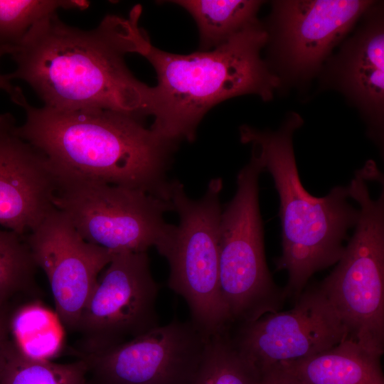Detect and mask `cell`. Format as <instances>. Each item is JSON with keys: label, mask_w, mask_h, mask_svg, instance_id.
<instances>
[{"label": "cell", "mask_w": 384, "mask_h": 384, "mask_svg": "<svg viewBox=\"0 0 384 384\" xmlns=\"http://www.w3.org/2000/svg\"><path fill=\"white\" fill-rule=\"evenodd\" d=\"M142 8L128 18L107 15L92 30L63 23L57 13L38 21L14 48L10 80L26 82L58 110L103 109L143 119L152 87L129 70L124 57L139 53L149 38L139 26Z\"/></svg>", "instance_id": "6da1fadb"}, {"label": "cell", "mask_w": 384, "mask_h": 384, "mask_svg": "<svg viewBox=\"0 0 384 384\" xmlns=\"http://www.w3.org/2000/svg\"><path fill=\"white\" fill-rule=\"evenodd\" d=\"M26 113L16 132L40 151L55 174L137 188L169 201L168 171L177 143L142 119L103 109L31 105L20 89L11 100Z\"/></svg>", "instance_id": "7a4b0ae2"}, {"label": "cell", "mask_w": 384, "mask_h": 384, "mask_svg": "<svg viewBox=\"0 0 384 384\" xmlns=\"http://www.w3.org/2000/svg\"><path fill=\"white\" fill-rule=\"evenodd\" d=\"M267 30L258 22L210 50L176 54L151 45L149 38L139 55L153 66L150 129L167 141L193 142L206 113L218 103L246 94L268 101L280 79L262 60Z\"/></svg>", "instance_id": "3957f363"}, {"label": "cell", "mask_w": 384, "mask_h": 384, "mask_svg": "<svg viewBox=\"0 0 384 384\" xmlns=\"http://www.w3.org/2000/svg\"><path fill=\"white\" fill-rule=\"evenodd\" d=\"M303 124L291 112L275 130H259L243 125L240 140L250 144L264 171L274 181L279 198L282 252L276 260L277 270H286L284 295L296 301L309 278L341 257L348 232L355 228L359 208L349 202L347 186H335L325 196H313L299 178L292 137Z\"/></svg>", "instance_id": "277c9868"}, {"label": "cell", "mask_w": 384, "mask_h": 384, "mask_svg": "<svg viewBox=\"0 0 384 384\" xmlns=\"http://www.w3.org/2000/svg\"><path fill=\"white\" fill-rule=\"evenodd\" d=\"M371 168L356 171L347 186L359 205L353 236L333 271L319 284L343 324L346 339L382 356L384 351V191L372 198Z\"/></svg>", "instance_id": "5b68a950"}, {"label": "cell", "mask_w": 384, "mask_h": 384, "mask_svg": "<svg viewBox=\"0 0 384 384\" xmlns=\"http://www.w3.org/2000/svg\"><path fill=\"white\" fill-rule=\"evenodd\" d=\"M221 178H212L203 196L192 199L178 180L171 182L169 201L179 218L159 252L169 265V287L186 301L191 321L208 337L232 324L219 279Z\"/></svg>", "instance_id": "8992f818"}, {"label": "cell", "mask_w": 384, "mask_h": 384, "mask_svg": "<svg viewBox=\"0 0 384 384\" xmlns=\"http://www.w3.org/2000/svg\"><path fill=\"white\" fill-rule=\"evenodd\" d=\"M53 204L90 243L112 253L158 252L171 240L176 225L164 215L170 201L144 191L55 174Z\"/></svg>", "instance_id": "52a82bcc"}, {"label": "cell", "mask_w": 384, "mask_h": 384, "mask_svg": "<svg viewBox=\"0 0 384 384\" xmlns=\"http://www.w3.org/2000/svg\"><path fill=\"white\" fill-rule=\"evenodd\" d=\"M263 168L254 153L237 176V190L222 211L219 279L233 323L255 321L278 311L286 299L274 282L264 249L258 181Z\"/></svg>", "instance_id": "ba28073f"}, {"label": "cell", "mask_w": 384, "mask_h": 384, "mask_svg": "<svg viewBox=\"0 0 384 384\" xmlns=\"http://www.w3.org/2000/svg\"><path fill=\"white\" fill-rule=\"evenodd\" d=\"M158 293L147 252L114 253L80 316L79 355L124 343L159 326Z\"/></svg>", "instance_id": "9c48e42d"}, {"label": "cell", "mask_w": 384, "mask_h": 384, "mask_svg": "<svg viewBox=\"0 0 384 384\" xmlns=\"http://www.w3.org/2000/svg\"><path fill=\"white\" fill-rule=\"evenodd\" d=\"M177 319L124 343L79 355L90 384H190L209 340Z\"/></svg>", "instance_id": "30bf717a"}, {"label": "cell", "mask_w": 384, "mask_h": 384, "mask_svg": "<svg viewBox=\"0 0 384 384\" xmlns=\"http://www.w3.org/2000/svg\"><path fill=\"white\" fill-rule=\"evenodd\" d=\"M373 4L363 0L274 1L267 43H271L279 72L292 80L312 76Z\"/></svg>", "instance_id": "8fae6325"}, {"label": "cell", "mask_w": 384, "mask_h": 384, "mask_svg": "<svg viewBox=\"0 0 384 384\" xmlns=\"http://www.w3.org/2000/svg\"><path fill=\"white\" fill-rule=\"evenodd\" d=\"M230 336L258 373L318 354L346 339L343 324L318 285L304 289L292 309L240 324Z\"/></svg>", "instance_id": "7c38bea8"}, {"label": "cell", "mask_w": 384, "mask_h": 384, "mask_svg": "<svg viewBox=\"0 0 384 384\" xmlns=\"http://www.w3.org/2000/svg\"><path fill=\"white\" fill-rule=\"evenodd\" d=\"M26 240L37 267L48 278L60 321L65 330L75 331L98 277L114 253L83 239L55 208Z\"/></svg>", "instance_id": "4fadbf2b"}, {"label": "cell", "mask_w": 384, "mask_h": 384, "mask_svg": "<svg viewBox=\"0 0 384 384\" xmlns=\"http://www.w3.org/2000/svg\"><path fill=\"white\" fill-rule=\"evenodd\" d=\"M15 117L0 114V225L26 235L55 207L48 159L19 137Z\"/></svg>", "instance_id": "5bb4252c"}, {"label": "cell", "mask_w": 384, "mask_h": 384, "mask_svg": "<svg viewBox=\"0 0 384 384\" xmlns=\"http://www.w3.org/2000/svg\"><path fill=\"white\" fill-rule=\"evenodd\" d=\"M334 65L338 86L361 111L371 135L380 141L384 110L382 19H370L346 41Z\"/></svg>", "instance_id": "9a60e30c"}, {"label": "cell", "mask_w": 384, "mask_h": 384, "mask_svg": "<svg viewBox=\"0 0 384 384\" xmlns=\"http://www.w3.org/2000/svg\"><path fill=\"white\" fill-rule=\"evenodd\" d=\"M380 358L345 339L318 354L283 363L306 384H384Z\"/></svg>", "instance_id": "2e32d148"}, {"label": "cell", "mask_w": 384, "mask_h": 384, "mask_svg": "<svg viewBox=\"0 0 384 384\" xmlns=\"http://www.w3.org/2000/svg\"><path fill=\"white\" fill-rule=\"evenodd\" d=\"M9 337L24 356L36 361H52L61 352L65 329L55 311L39 299L15 308L9 320Z\"/></svg>", "instance_id": "e0dca14e"}, {"label": "cell", "mask_w": 384, "mask_h": 384, "mask_svg": "<svg viewBox=\"0 0 384 384\" xmlns=\"http://www.w3.org/2000/svg\"><path fill=\"white\" fill-rule=\"evenodd\" d=\"M194 18L203 50L215 48L236 33L258 21L261 1L179 0L174 1Z\"/></svg>", "instance_id": "ac0fdd59"}, {"label": "cell", "mask_w": 384, "mask_h": 384, "mask_svg": "<svg viewBox=\"0 0 384 384\" xmlns=\"http://www.w3.org/2000/svg\"><path fill=\"white\" fill-rule=\"evenodd\" d=\"M37 266L26 235L0 229V311H12L21 304L39 299Z\"/></svg>", "instance_id": "d6986e66"}, {"label": "cell", "mask_w": 384, "mask_h": 384, "mask_svg": "<svg viewBox=\"0 0 384 384\" xmlns=\"http://www.w3.org/2000/svg\"><path fill=\"white\" fill-rule=\"evenodd\" d=\"M87 375L80 358L68 363L30 359L10 338L0 351V384H88Z\"/></svg>", "instance_id": "ffe728a7"}, {"label": "cell", "mask_w": 384, "mask_h": 384, "mask_svg": "<svg viewBox=\"0 0 384 384\" xmlns=\"http://www.w3.org/2000/svg\"><path fill=\"white\" fill-rule=\"evenodd\" d=\"M259 373L235 346L229 331L211 336L190 384H256Z\"/></svg>", "instance_id": "44dd1931"}, {"label": "cell", "mask_w": 384, "mask_h": 384, "mask_svg": "<svg viewBox=\"0 0 384 384\" xmlns=\"http://www.w3.org/2000/svg\"><path fill=\"white\" fill-rule=\"evenodd\" d=\"M82 0H0V45L16 46L33 26L58 9L84 10Z\"/></svg>", "instance_id": "7402d4cb"}, {"label": "cell", "mask_w": 384, "mask_h": 384, "mask_svg": "<svg viewBox=\"0 0 384 384\" xmlns=\"http://www.w3.org/2000/svg\"><path fill=\"white\" fill-rule=\"evenodd\" d=\"M256 384L306 383L283 363H279L260 370Z\"/></svg>", "instance_id": "603a6c76"}, {"label": "cell", "mask_w": 384, "mask_h": 384, "mask_svg": "<svg viewBox=\"0 0 384 384\" xmlns=\"http://www.w3.org/2000/svg\"><path fill=\"white\" fill-rule=\"evenodd\" d=\"M13 50L14 47L12 46L0 45V59L5 55H11ZM11 81L6 75L0 73V90L6 92L9 95L10 99L16 95L19 89V87L12 85Z\"/></svg>", "instance_id": "cb8c5ba5"}, {"label": "cell", "mask_w": 384, "mask_h": 384, "mask_svg": "<svg viewBox=\"0 0 384 384\" xmlns=\"http://www.w3.org/2000/svg\"><path fill=\"white\" fill-rule=\"evenodd\" d=\"M11 312L0 311V351L9 339V320Z\"/></svg>", "instance_id": "d4e9b609"}]
</instances>
